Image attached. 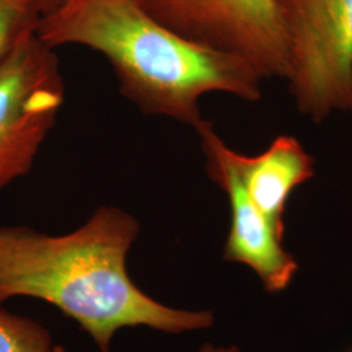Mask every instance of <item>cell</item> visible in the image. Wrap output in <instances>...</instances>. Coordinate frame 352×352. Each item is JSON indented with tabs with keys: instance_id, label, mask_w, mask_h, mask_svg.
Segmentation results:
<instances>
[{
	"instance_id": "obj_11",
	"label": "cell",
	"mask_w": 352,
	"mask_h": 352,
	"mask_svg": "<svg viewBox=\"0 0 352 352\" xmlns=\"http://www.w3.org/2000/svg\"><path fill=\"white\" fill-rule=\"evenodd\" d=\"M38 3H39L41 7H42L43 16H45L46 13L51 12V11L55 8V0H38Z\"/></svg>"
},
{
	"instance_id": "obj_3",
	"label": "cell",
	"mask_w": 352,
	"mask_h": 352,
	"mask_svg": "<svg viewBox=\"0 0 352 352\" xmlns=\"http://www.w3.org/2000/svg\"><path fill=\"white\" fill-rule=\"evenodd\" d=\"M298 110L321 123L352 110V0H277Z\"/></svg>"
},
{
	"instance_id": "obj_4",
	"label": "cell",
	"mask_w": 352,
	"mask_h": 352,
	"mask_svg": "<svg viewBox=\"0 0 352 352\" xmlns=\"http://www.w3.org/2000/svg\"><path fill=\"white\" fill-rule=\"evenodd\" d=\"M63 102L55 49L32 34L0 64V189L29 173Z\"/></svg>"
},
{
	"instance_id": "obj_10",
	"label": "cell",
	"mask_w": 352,
	"mask_h": 352,
	"mask_svg": "<svg viewBox=\"0 0 352 352\" xmlns=\"http://www.w3.org/2000/svg\"><path fill=\"white\" fill-rule=\"evenodd\" d=\"M199 352H240L236 346H214L212 343L204 344Z\"/></svg>"
},
{
	"instance_id": "obj_7",
	"label": "cell",
	"mask_w": 352,
	"mask_h": 352,
	"mask_svg": "<svg viewBox=\"0 0 352 352\" xmlns=\"http://www.w3.org/2000/svg\"><path fill=\"white\" fill-rule=\"evenodd\" d=\"M232 160L252 201L279 234L291 193L315 175V160L294 136H278L266 151L245 155L232 149Z\"/></svg>"
},
{
	"instance_id": "obj_12",
	"label": "cell",
	"mask_w": 352,
	"mask_h": 352,
	"mask_svg": "<svg viewBox=\"0 0 352 352\" xmlns=\"http://www.w3.org/2000/svg\"><path fill=\"white\" fill-rule=\"evenodd\" d=\"M64 1H67V0H55V8H58L60 4H63ZM55 8H54V10H55ZM54 10H52V11H54Z\"/></svg>"
},
{
	"instance_id": "obj_9",
	"label": "cell",
	"mask_w": 352,
	"mask_h": 352,
	"mask_svg": "<svg viewBox=\"0 0 352 352\" xmlns=\"http://www.w3.org/2000/svg\"><path fill=\"white\" fill-rule=\"evenodd\" d=\"M42 16L38 0H0V64L25 38L37 33Z\"/></svg>"
},
{
	"instance_id": "obj_2",
	"label": "cell",
	"mask_w": 352,
	"mask_h": 352,
	"mask_svg": "<svg viewBox=\"0 0 352 352\" xmlns=\"http://www.w3.org/2000/svg\"><path fill=\"white\" fill-rule=\"evenodd\" d=\"M37 36L52 49L80 45L100 52L140 111L195 129L205 122L200 100L208 93L263 97L265 78L251 63L182 37L140 0H67L42 16Z\"/></svg>"
},
{
	"instance_id": "obj_1",
	"label": "cell",
	"mask_w": 352,
	"mask_h": 352,
	"mask_svg": "<svg viewBox=\"0 0 352 352\" xmlns=\"http://www.w3.org/2000/svg\"><path fill=\"white\" fill-rule=\"evenodd\" d=\"M140 231L139 221L116 206H100L64 235L0 227V305L20 296L50 302L100 352H111L115 334L124 327L183 334L212 327V311L168 307L133 283L126 257Z\"/></svg>"
},
{
	"instance_id": "obj_8",
	"label": "cell",
	"mask_w": 352,
	"mask_h": 352,
	"mask_svg": "<svg viewBox=\"0 0 352 352\" xmlns=\"http://www.w3.org/2000/svg\"><path fill=\"white\" fill-rule=\"evenodd\" d=\"M0 352H63L36 320L0 307Z\"/></svg>"
},
{
	"instance_id": "obj_5",
	"label": "cell",
	"mask_w": 352,
	"mask_h": 352,
	"mask_svg": "<svg viewBox=\"0 0 352 352\" xmlns=\"http://www.w3.org/2000/svg\"><path fill=\"white\" fill-rule=\"evenodd\" d=\"M182 37L243 58L264 78H287L277 0H140Z\"/></svg>"
},
{
	"instance_id": "obj_6",
	"label": "cell",
	"mask_w": 352,
	"mask_h": 352,
	"mask_svg": "<svg viewBox=\"0 0 352 352\" xmlns=\"http://www.w3.org/2000/svg\"><path fill=\"white\" fill-rule=\"evenodd\" d=\"M197 133L201 139L208 173L226 192L231 208V226L223 257L252 269L269 292L287 289L298 272L292 254L285 250L274 226L252 201L232 160V149L205 120Z\"/></svg>"
}]
</instances>
